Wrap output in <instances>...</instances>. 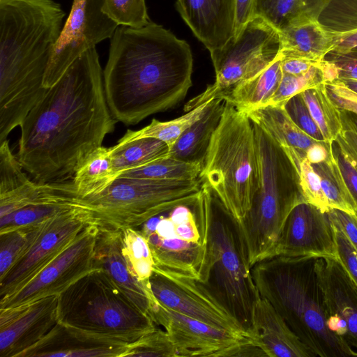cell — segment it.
<instances>
[{
	"label": "cell",
	"mask_w": 357,
	"mask_h": 357,
	"mask_svg": "<svg viewBox=\"0 0 357 357\" xmlns=\"http://www.w3.org/2000/svg\"><path fill=\"white\" fill-rule=\"evenodd\" d=\"M99 55L84 52L20 126L17 158L39 183L63 182L114 130Z\"/></svg>",
	"instance_id": "obj_1"
},
{
	"label": "cell",
	"mask_w": 357,
	"mask_h": 357,
	"mask_svg": "<svg viewBox=\"0 0 357 357\" xmlns=\"http://www.w3.org/2000/svg\"><path fill=\"white\" fill-rule=\"evenodd\" d=\"M110 39L103 83L116 121L135 125L185 98L193 69L185 40L153 22L140 28L119 26Z\"/></svg>",
	"instance_id": "obj_2"
},
{
	"label": "cell",
	"mask_w": 357,
	"mask_h": 357,
	"mask_svg": "<svg viewBox=\"0 0 357 357\" xmlns=\"http://www.w3.org/2000/svg\"><path fill=\"white\" fill-rule=\"evenodd\" d=\"M65 13L53 0H0V141L49 88L44 79Z\"/></svg>",
	"instance_id": "obj_3"
},
{
	"label": "cell",
	"mask_w": 357,
	"mask_h": 357,
	"mask_svg": "<svg viewBox=\"0 0 357 357\" xmlns=\"http://www.w3.org/2000/svg\"><path fill=\"white\" fill-rule=\"evenodd\" d=\"M314 256H275L251 268L259 296L317 356H357V351L327 326L326 310Z\"/></svg>",
	"instance_id": "obj_4"
},
{
	"label": "cell",
	"mask_w": 357,
	"mask_h": 357,
	"mask_svg": "<svg viewBox=\"0 0 357 357\" xmlns=\"http://www.w3.org/2000/svg\"><path fill=\"white\" fill-rule=\"evenodd\" d=\"M195 208L204 242L197 280L252 337L259 294L238 223L206 181H202Z\"/></svg>",
	"instance_id": "obj_5"
},
{
	"label": "cell",
	"mask_w": 357,
	"mask_h": 357,
	"mask_svg": "<svg viewBox=\"0 0 357 357\" xmlns=\"http://www.w3.org/2000/svg\"><path fill=\"white\" fill-rule=\"evenodd\" d=\"M253 123L258 174L252 206L238 223L250 268L272 257L291 211L306 202L297 166L287 151Z\"/></svg>",
	"instance_id": "obj_6"
},
{
	"label": "cell",
	"mask_w": 357,
	"mask_h": 357,
	"mask_svg": "<svg viewBox=\"0 0 357 357\" xmlns=\"http://www.w3.org/2000/svg\"><path fill=\"white\" fill-rule=\"evenodd\" d=\"M258 174L254 126L248 114L227 102L211 137L199 178L241 222L251 208Z\"/></svg>",
	"instance_id": "obj_7"
},
{
	"label": "cell",
	"mask_w": 357,
	"mask_h": 357,
	"mask_svg": "<svg viewBox=\"0 0 357 357\" xmlns=\"http://www.w3.org/2000/svg\"><path fill=\"white\" fill-rule=\"evenodd\" d=\"M58 321L126 343L156 328L150 316L100 268H93L59 294Z\"/></svg>",
	"instance_id": "obj_8"
},
{
	"label": "cell",
	"mask_w": 357,
	"mask_h": 357,
	"mask_svg": "<svg viewBox=\"0 0 357 357\" xmlns=\"http://www.w3.org/2000/svg\"><path fill=\"white\" fill-rule=\"evenodd\" d=\"M202 181H154L117 178L103 192L80 198L100 228H137L150 218L197 199Z\"/></svg>",
	"instance_id": "obj_9"
},
{
	"label": "cell",
	"mask_w": 357,
	"mask_h": 357,
	"mask_svg": "<svg viewBox=\"0 0 357 357\" xmlns=\"http://www.w3.org/2000/svg\"><path fill=\"white\" fill-rule=\"evenodd\" d=\"M281 49L280 32L254 16L241 32L221 48L210 52L215 79L184 106L187 112L213 99L225 100L237 87L268 66Z\"/></svg>",
	"instance_id": "obj_10"
},
{
	"label": "cell",
	"mask_w": 357,
	"mask_h": 357,
	"mask_svg": "<svg viewBox=\"0 0 357 357\" xmlns=\"http://www.w3.org/2000/svg\"><path fill=\"white\" fill-rule=\"evenodd\" d=\"M195 202L176 206L135 228L149 244L155 271L197 280L204 242Z\"/></svg>",
	"instance_id": "obj_11"
},
{
	"label": "cell",
	"mask_w": 357,
	"mask_h": 357,
	"mask_svg": "<svg viewBox=\"0 0 357 357\" xmlns=\"http://www.w3.org/2000/svg\"><path fill=\"white\" fill-rule=\"evenodd\" d=\"M92 224L91 211L79 198L50 218L30 250L0 278V300L26 285Z\"/></svg>",
	"instance_id": "obj_12"
},
{
	"label": "cell",
	"mask_w": 357,
	"mask_h": 357,
	"mask_svg": "<svg viewBox=\"0 0 357 357\" xmlns=\"http://www.w3.org/2000/svg\"><path fill=\"white\" fill-rule=\"evenodd\" d=\"M104 0H73L49 62L44 86L50 88L86 51L112 37L119 25L102 10Z\"/></svg>",
	"instance_id": "obj_13"
},
{
	"label": "cell",
	"mask_w": 357,
	"mask_h": 357,
	"mask_svg": "<svg viewBox=\"0 0 357 357\" xmlns=\"http://www.w3.org/2000/svg\"><path fill=\"white\" fill-rule=\"evenodd\" d=\"M150 317L168 333L178 357L240 356L252 339L222 330L206 323L168 309L153 298Z\"/></svg>",
	"instance_id": "obj_14"
},
{
	"label": "cell",
	"mask_w": 357,
	"mask_h": 357,
	"mask_svg": "<svg viewBox=\"0 0 357 357\" xmlns=\"http://www.w3.org/2000/svg\"><path fill=\"white\" fill-rule=\"evenodd\" d=\"M98 227L92 224L26 285L0 300V308L24 305L59 295L93 268V252Z\"/></svg>",
	"instance_id": "obj_15"
},
{
	"label": "cell",
	"mask_w": 357,
	"mask_h": 357,
	"mask_svg": "<svg viewBox=\"0 0 357 357\" xmlns=\"http://www.w3.org/2000/svg\"><path fill=\"white\" fill-rule=\"evenodd\" d=\"M146 284L151 296L161 305L218 328L252 339L197 280L166 275L153 270Z\"/></svg>",
	"instance_id": "obj_16"
},
{
	"label": "cell",
	"mask_w": 357,
	"mask_h": 357,
	"mask_svg": "<svg viewBox=\"0 0 357 357\" xmlns=\"http://www.w3.org/2000/svg\"><path fill=\"white\" fill-rule=\"evenodd\" d=\"M275 256L337 259L334 230L327 213L307 202L297 204L286 219Z\"/></svg>",
	"instance_id": "obj_17"
},
{
	"label": "cell",
	"mask_w": 357,
	"mask_h": 357,
	"mask_svg": "<svg viewBox=\"0 0 357 357\" xmlns=\"http://www.w3.org/2000/svg\"><path fill=\"white\" fill-rule=\"evenodd\" d=\"M58 296L0 308V357H21L58 322Z\"/></svg>",
	"instance_id": "obj_18"
},
{
	"label": "cell",
	"mask_w": 357,
	"mask_h": 357,
	"mask_svg": "<svg viewBox=\"0 0 357 357\" xmlns=\"http://www.w3.org/2000/svg\"><path fill=\"white\" fill-rule=\"evenodd\" d=\"M128 344L58 321L21 357H122Z\"/></svg>",
	"instance_id": "obj_19"
},
{
	"label": "cell",
	"mask_w": 357,
	"mask_h": 357,
	"mask_svg": "<svg viewBox=\"0 0 357 357\" xmlns=\"http://www.w3.org/2000/svg\"><path fill=\"white\" fill-rule=\"evenodd\" d=\"M176 9L209 52L234 36L235 0H177Z\"/></svg>",
	"instance_id": "obj_20"
},
{
	"label": "cell",
	"mask_w": 357,
	"mask_h": 357,
	"mask_svg": "<svg viewBox=\"0 0 357 357\" xmlns=\"http://www.w3.org/2000/svg\"><path fill=\"white\" fill-rule=\"evenodd\" d=\"M93 262V268H102L135 305L150 316L149 292L146 282L133 275L123 255L121 230L98 227Z\"/></svg>",
	"instance_id": "obj_21"
},
{
	"label": "cell",
	"mask_w": 357,
	"mask_h": 357,
	"mask_svg": "<svg viewBox=\"0 0 357 357\" xmlns=\"http://www.w3.org/2000/svg\"><path fill=\"white\" fill-rule=\"evenodd\" d=\"M317 269L328 314L346 322L344 340L357 351V287L336 258L318 257Z\"/></svg>",
	"instance_id": "obj_22"
},
{
	"label": "cell",
	"mask_w": 357,
	"mask_h": 357,
	"mask_svg": "<svg viewBox=\"0 0 357 357\" xmlns=\"http://www.w3.org/2000/svg\"><path fill=\"white\" fill-rule=\"evenodd\" d=\"M251 335L266 356H317L290 329L273 305L260 296L254 309Z\"/></svg>",
	"instance_id": "obj_23"
},
{
	"label": "cell",
	"mask_w": 357,
	"mask_h": 357,
	"mask_svg": "<svg viewBox=\"0 0 357 357\" xmlns=\"http://www.w3.org/2000/svg\"><path fill=\"white\" fill-rule=\"evenodd\" d=\"M280 52L284 58L321 61L333 46V37L309 14L280 31Z\"/></svg>",
	"instance_id": "obj_24"
},
{
	"label": "cell",
	"mask_w": 357,
	"mask_h": 357,
	"mask_svg": "<svg viewBox=\"0 0 357 357\" xmlns=\"http://www.w3.org/2000/svg\"><path fill=\"white\" fill-rule=\"evenodd\" d=\"M226 102L214 99L206 112L180 136L169 150V156L202 165L214 131L216 130Z\"/></svg>",
	"instance_id": "obj_25"
},
{
	"label": "cell",
	"mask_w": 357,
	"mask_h": 357,
	"mask_svg": "<svg viewBox=\"0 0 357 357\" xmlns=\"http://www.w3.org/2000/svg\"><path fill=\"white\" fill-rule=\"evenodd\" d=\"M245 113L252 123L259 126L283 147L295 149L305 155L312 144L319 142L298 127L287 114L284 105H266Z\"/></svg>",
	"instance_id": "obj_26"
},
{
	"label": "cell",
	"mask_w": 357,
	"mask_h": 357,
	"mask_svg": "<svg viewBox=\"0 0 357 357\" xmlns=\"http://www.w3.org/2000/svg\"><path fill=\"white\" fill-rule=\"evenodd\" d=\"M282 59V55L280 52L268 66L235 89L225 101L244 112L266 105L280 83Z\"/></svg>",
	"instance_id": "obj_27"
},
{
	"label": "cell",
	"mask_w": 357,
	"mask_h": 357,
	"mask_svg": "<svg viewBox=\"0 0 357 357\" xmlns=\"http://www.w3.org/2000/svg\"><path fill=\"white\" fill-rule=\"evenodd\" d=\"M116 178L110 148L102 146L77 167L72 182L77 195L86 198L103 192Z\"/></svg>",
	"instance_id": "obj_28"
},
{
	"label": "cell",
	"mask_w": 357,
	"mask_h": 357,
	"mask_svg": "<svg viewBox=\"0 0 357 357\" xmlns=\"http://www.w3.org/2000/svg\"><path fill=\"white\" fill-rule=\"evenodd\" d=\"M169 150L166 143L153 137H143L124 143L118 142L110 147L111 158L116 178L123 172L168 156Z\"/></svg>",
	"instance_id": "obj_29"
},
{
	"label": "cell",
	"mask_w": 357,
	"mask_h": 357,
	"mask_svg": "<svg viewBox=\"0 0 357 357\" xmlns=\"http://www.w3.org/2000/svg\"><path fill=\"white\" fill-rule=\"evenodd\" d=\"M308 13L333 38L357 31V0H310Z\"/></svg>",
	"instance_id": "obj_30"
},
{
	"label": "cell",
	"mask_w": 357,
	"mask_h": 357,
	"mask_svg": "<svg viewBox=\"0 0 357 357\" xmlns=\"http://www.w3.org/2000/svg\"><path fill=\"white\" fill-rule=\"evenodd\" d=\"M213 100L197 106L176 119L167 121H160L153 119L148 126L140 130H128L118 142L124 143L143 137H153L166 143L170 149L184 131L206 112Z\"/></svg>",
	"instance_id": "obj_31"
},
{
	"label": "cell",
	"mask_w": 357,
	"mask_h": 357,
	"mask_svg": "<svg viewBox=\"0 0 357 357\" xmlns=\"http://www.w3.org/2000/svg\"><path fill=\"white\" fill-rule=\"evenodd\" d=\"M202 165L167 156L123 172L117 178L154 181H191L199 178Z\"/></svg>",
	"instance_id": "obj_32"
},
{
	"label": "cell",
	"mask_w": 357,
	"mask_h": 357,
	"mask_svg": "<svg viewBox=\"0 0 357 357\" xmlns=\"http://www.w3.org/2000/svg\"><path fill=\"white\" fill-rule=\"evenodd\" d=\"M301 95L326 142L332 143L342 130V122L340 109L327 96L325 84L305 89Z\"/></svg>",
	"instance_id": "obj_33"
},
{
	"label": "cell",
	"mask_w": 357,
	"mask_h": 357,
	"mask_svg": "<svg viewBox=\"0 0 357 357\" xmlns=\"http://www.w3.org/2000/svg\"><path fill=\"white\" fill-rule=\"evenodd\" d=\"M337 78L335 67L324 59L303 75L282 73L278 88L266 105H284L291 97L304 90Z\"/></svg>",
	"instance_id": "obj_34"
},
{
	"label": "cell",
	"mask_w": 357,
	"mask_h": 357,
	"mask_svg": "<svg viewBox=\"0 0 357 357\" xmlns=\"http://www.w3.org/2000/svg\"><path fill=\"white\" fill-rule=\"evenodd\" d=\"M312 165L320 177L321 188L329 207L357 215L356 204L333 153L326 160Z\"/></svg>",
	"instance_id": "obj_35"
},
{
	"label": "cell",
	"mask_w": 357,
	"mask_h": 357,
	"mask_svg": "<svg viewBox=\"0 0 357 357\" xmlns=\"http://www.w3.org/2000/svg\"><path fill=\"white\" fill-rule=\"evenodd\" d=\"M47 220L0 233V278L30 250Z\"/></svg>",
	"instance_id": "obj_36"
},
{
	"label": "cell",
	"mask_w": 357,
	"mask_h": 357,
	"mask_svg": "<svg viewBox=\"0 0 357 357\" xmlns=\"http://www.w3.org/2000/svg\"><path fill=\"white\" fill-rule=\"evenodd\" d=\"M309 4L310 0H255L254 16L263 18L280 32L309 14Z\"/></svg>",
	"instance_id": "obj_37"
},
{
	"label": "cell",
	"mask_w": 357,
	"mask_h": 357,
	"mask_svg": "<svg viewBox=\"0 0 357 357\" xmlns=\"http://www.w3.org/2000/svg\"><path fill=\"white\" fill-rule=\"evenodd\" d=\"M123 252L133 275L146 282L154 270V261L145 238L137 229L122 230Z\"/></svg>",
	"instance_id": "obj_38"
},
{
	"label": "cell",
	"mask_w": 357,
	"mask_h": 357,
	"mask_svg": "<svg viewBox=\"0 0 357 357\" xmlns=\"http://www.w3.org/2000/svg\"><path fill=\"white\" fill-rule=\"evenodd\" d=\"M297 166L302 191L306 202L314 205L323 212L327 213L331 208L321 188V179L307 160L305 155L295 149L284 147Z\"/></svg>",
	"instance_id": "obj_39"
},
{
	"label": "cell",
	"mask_w": 357,
	"mask_h": 357,
	"mask_svg": "<svg viewBox=\"0 0 357 357\" xmlns=\"http://www.w3.org/2000/svg\"><path fill=\"white\" fill-rule=\"evenodd\" d=\"M102 10L119 26L140 28L151 22L145 0H104Z\"/></svg>",
	"instance_id": "obj_40"
},
{
	"label": "cell",
	"mask_w": 357,
	"mask_h": 357,
	"mask_svg": "<svg viewBox=\"0 0 357 357\" xmlns=\"http://www.w3.org/2000/svg\"><path fill=\"white\" fill-rule=\"evenodd\" d=\"M178 357L173 343L164 329L155 328L128 344L122 357Z\"/></svg>",
	"instance_id": "obj_41"
},
{
	"label": "cell",
	"mask_w": 357,
	"mask_h": 357,
	"mask_svg": "<svg viewBox=\"0 0 357 357\" xmlns=\"http://www.w3.org/2000/svg\"><path fill=\"white\" fill-rule=\"evenodd\" d=\"M284 107L292 121L304 132L319 142H326L320 129L310 114L301 93L291 97Z\"/></svg>",
	"instance_id": "obj_42"
},
{
	"label": "cell",
	"mask_w": 357,
	"mask_h": 357,
	"mask_svg": "<svg viewBox=\"0 0 357 357\" xmlns=\"http://www.w3.org/2000/svg\"><path fill=\"white\" fill-rule=\"evenodd\" d=\"M342 130L335 142L357 169V114L340 109Z\"/></svg>",
	"instance_id": "obj_43"
},
{
	"label": "cell",
	"mask_w": 357,
	"mask_h": 357,
	"mask_svg": "<svg viewBox=\"0 0 357 357\" xmlns=\"http://www.w3.org/2000/svg\"><path fill=\"white\" fill-rule=\"evenodd\" d=\"M332 225L335 234L337 259L357 287V250L344 233L336 226Z\"/></svg>",
	"instance_id": "obj_44"
},
{
	"label": "cell",
	"mask_w": 357,
	"mask_h": 357,
	"mask_svg": "<svg viewBox=\"0 0 357 357\" xmlns=\"http://www.w3.org/2000/svg\"><path fill=\"white\" fill-rule=\"evenodd\" d=\"M324 84L327 96L338 109L357 114V93L347 88L337 79Z\"/></svg>",
	"instance_id": "obj_45"
},
{
	"label": "cell",
	"mask_w": 357,
	"mask_h": 357,
	"mask_svg": "<svg viewBox=\"0 0 357 357\" xmlns=\"http://www.w3.org/2000/svg\"><path fill=\"white\" fill-rule=\"evenodd\" d=\"M331 149L333 158L357 208V169L335 141L332 142Z\"/></svg>",
	"instance_id": "obj_46"
},
{
	"label": "cell",
	"mask_w": 357,
	"mask_h": 357,
	"mask_svg": "<svg viewBox=\"0 0 357 357\" xmlns=\"http://www.w3.org/2000/svg\"><path fill=\"white\" fill-rule=\"evenodd\" d=\"M324 59L335 67L337 78L357 80V52L330 51Z\"/></svg>",
	"instance_id": "obj_47"
},
{
	"label": "cell",
	"mask_w": 357,
	"mask_h": 357,
	"mask_svg": "<svg viewBox=\"0 0 357 357\" xmlns=\"http://www.w3.org/2000/svg\"><path fill=\"white\" fill-rule=\"evenodd\" d=\"M327 214L331 223L338 227L357 250V215L332 208Z\"/></svg>",
	"instance_id": "obj_48"
},
{
	"label": "cell",
	"mask_w": 357,
	"mask_h": 357,
	"mask_svg": "<svg viewBox=\"0 0 357 357\" xmlns=\"http://www.w3.org/2000/svg\"><path fill=\"white\" fill-rule=\"evenodd\" d=\"M255 1V0H235L234 36L238 35L245 25L253 17Z\"/></svg>",
	"instance_id": "obj_49"
},
{
	"label": "cell",
	"mask_w": 357,
	"mask_h": 357,
	"mask_svg": "<svg viewBox=\"0 0 357 357\" xmlns=\"http://www.w3.org/2000/svg\"><path fill=\"white\" fill-rule=\"evenodd\" d=\"M321 61L301 58H284L282 56L281 69L282 73L284 74L301 75L308 72Z\"/></svg>",
	"instance_id": "obj_50"
},
{
	"label": "cell",
	"mask_w": 357,
	"mask_h": 357,
	"mask_svg": "<svg viewBox=\"0 0 357 357\" xmlns=\"http://www.w3.org/2000/svg\"><path fill=\"white\" fill-rule=\"evenodd\" d=\"M331 144L317 142L312 144L306 152V158L311 164L326 160L332 155Z\"/></svg>",
	"instance_id": "obj_51"
},
{
	"label": "cell",
	"mask_w": 357,
	"mask_h": 357,
	"mask_svg": "<svg viewBox=\"0 0 357 357\" xmlns=\"http://www.w3.org/2000/svg\"><path fill=\"white\" fill-rule=\"evenodd\" d=\"M337 79L347 88L357 93V80L351 79Z\"/></svg>",
	"instance_id": "obj_52"
},
{
	"label": "cell",
	"mask_w": 357,
	"mask_h": 357,
	"mask_svg": "<svg viewBox=\"0 0 357 357\" xmlns=\"http://www.w3.org/2000/svg\"><path fill=\"white\" fill-rule=\"evenodd\" d=\"M348 52H357V46L354 47V48H352L351 50L348 51Z\"/></svg>",
	"instance_id": "obj_53"
}]
</instances>
